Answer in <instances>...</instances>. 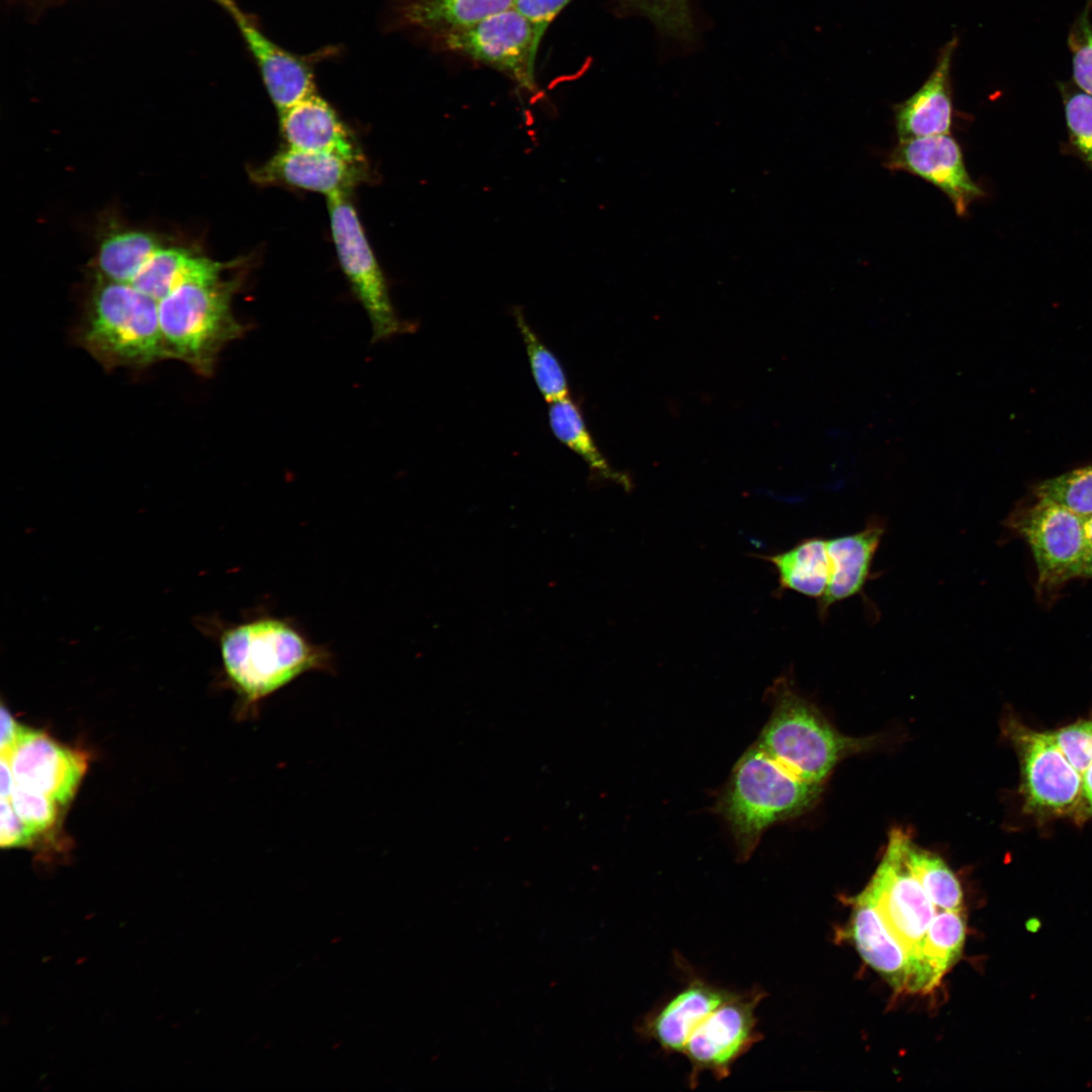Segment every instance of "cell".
<instances>
[{
    "mask_svg": "<svg viewBox=\"0 0 1092 1092\" xmlns=\"http://www.w3.org/2000/svg\"><path fill=\"white\" fill-rule=\"evenodd\" d=\"M201 626L217 643L223 679L239 697L242 718H257L267 698L303 673L335 670L332 652L289 618L264 612L237 623L207 618Z\"/></svg>",
    "mask_w": 1092,
    "mask_h": 1092,
    "instance_id": "1",
    "label": "cell"
},
{
    "mask_svg": "<svg viewBox=\"0 0 1092 1092\" xmlns=\"http://www.w3.org/2000/svg\"><path fill=\"white\" fill-rule=\"evenodd\" d=\"M77 344L104 369H145L170 359L158 301L130 283L100 276L75 332Z\"/></svg>",
    "mask_w": 1092,
    "mask_h": 1092,
    "instance_id": "2",
    "label": "cell"
},
{
    "mask_svg": "<svg viewBox=\"0 0 1092 1092\" xmlns=\"http://www.w3.org/2000/svg\"><path fill=\"white\" fill-rule=\"evenodd\" d=\"M224 270L187 280L158 301L170 359L186 363L204 377L213 374L220 352L249 330L232 309L240 280L224 279Z\"/></svg>",
    "mask_w": 1092,
    "mask_h": 1092,
    "instance_id": "3",
    "label": "cell"
},
{
    "mask_svg": "<svg viewBox=\"0 0 1092 1092\" xmlns=\"http://www.w3.org/2000/svg\"><path fill=\"white\" fill-rule=\"evenodd\" d=\"M820 791L821 786L800 779L756 744L736 763L717 810L729 824L739 857L746 860L766 828L808 810Z\"/></svg>",
    "mask_w": 1092,
    "mask_h": 1092,
    "instance_id": "4",
    "label": "cell"
},
{
    "mask_svg": "<svg viewBox=\"0 0 1092 1092\" xmlns=\"http://www.w3.org/2000/svg\"><path fill=\"white\" fill-rule=\"evenodd\" d=\"M772 713L756 743L800 779L821 786L845 756L866 749L872 739L839 733L819 710L802 697L791 678H778L769 689Z\"/></svg>",
    "mask_w": 1092,
    "mask_h": 1092,
    "instance_id": "5",
    "label": "cell"
},
{
    "mask_svg": "<svg viewBox=\"0 0 1092 1092\" xmlns=\"http://www.w3.org/2000/svg\"><path fill=\"white\" fill-rule=\"evenodd\" d=\"M904 834L900 829L890 833L883 858L861 892L875 906L890 934L907 953L911 967L910 992H920L922 943L938 908L904 861Z\"/></svg>",
    "mask_w": 1092,
    "mask_h": 1092,
    "instance_id": "6",
    "label": "cell"
},
{
    "mask_svg": "<svg viewBox=\"0 0 1092 1092\" xmlns=\"http://www.w3.org/2000/svg\"><path fill=\"white\" fill-rule=\"evenodd\" d=\"M327 199L339 262L367 313L372 342L411 332L413 325L400 320L394 310L384 275L348 194H336Z\"/></svg>",
    "mask_w": 1092,
    "mask_h": 1092,
    "instance_id": "7",
    "label": "cell"
},
{
    "mask_svg": "<svg viewBox=\"0 0 1092 1092\" xmlns=\"http://www.w3.org/2000/svg\"><path fill=\"white\" fill-rule=\"evenodd\" d=\"M1004 732L1018 756L1023 811L1042 820L1074 816L1082 778L1049 732L1031 729L1011 716Z\"/></svg>",
    "mask_w": 1092,
    "mask_h": 1092,
    "instance_id": "8",
    "label": "cell"
},
{
    "mask_svg": "<svg viewBox=\"0 0 1092 1092\" xmlns=\"http://www.w3.org/2000/svg\"><path fill=\"white\" fill-rule=\"evenodd\" d=\"M1006 526L1022 537L1032 552L1038 592L1051 593L1080 577L1088 551L1082 517L1053 500L1036 497L1035 503L1015 510Z\"/></svg>",
    "mask_w": 1092,
    "mask_h": 1092,
    "instance_id": "9",
    "label": "cell"
},
{
    "mask_svg": "<svg viewBox=\"0 0 1092 1092\" xmlns=\"http://www.w3.org/2000/svg\"><path fill=\"white\" fill-rule=\"evenodd\" d=\"M766 992L754 987L734 994L716 1008L690 1035L682 1054L690 1063L688 1084L696 1088L703 1072L717 1080L763 1037L757 1030L755 1009Z\"/></svg>",
    "mask_w": 1092,
    "mask_h": 1092,
    "instance_id": "10",
    "label": "cell"
},
{
    "mask_svg": "<svg viewBox=\"0 0 1092 1092\" xmlns=\"http://www.w3.org/2000/svg\"><path fill=\"white\" fill-rule=\"evenodd\" d=\"M443 46L506 74L534 91L539 42L531 22L513 7L470 27L441 33Z\"/></svg>",
    "mask_w": 1092,
    "mask_h": 1092,
    "instance_id": "11",
    "label": "cell"
},
{
    "mask_svg": "<svg viewBox=\"0 0 1092 1092\" xmlns=\"http://www.w3.org/2000/svg\"><path fill=\"white\" fill-rule=\"evenodd\" d=\"M884 165L891 171L913 174L938 188L948 197L959 216H965L970 204L985 195L969 174L962 148L950 133L899 140Z\"/></svg>",
    "mask_w": 1092,
    "mask_h": 1092,
    "instance_id": "12",
    "label": "cell"
},
{
    "mask_svg": "<svg viewBox=\"0 0 1092 1092\" xmlns=\"http://www.w3.org/2000/svg\"><path fill=\"white\" fill-rule=\"evenodd\" d=\"M8 759L17 786L44 795L60 806L73 799L87 769L84 753L28 727Z\"/></svg>",
    "mask_w": 1092,
    "mask_h": 1092,
    "instance_id": "13",
    "label": "cell"
},
{
    "mask_svg": "<svg viewBox=\"0 0 1092 1092\" xmlns=\"http://www.w3.org/2000/svg\"><path fill=\"white\" fill-rule=\"evenodd\" d=\"M363 162L287 147L253 169L251 178L263 185L284 184L330 197L349 194L363 178Z\"/></svg>",
    "mask_w": 1092,
    "mask_h": 1092,
    "instance_id": "14",
    "label": "cell"
},
{
    "mask_svg": "<svg viewBox=\"0 0 1092 1092\" xmlns=\"http://www.w3.org/2000/svg\"><path fill=\"white\" fill-rule=\"evenodd\" d=\"M222 5L234 16L239 29L259 68L263 83L279 114L303 99L316 94L313 72L307 62L281 48L266 36L235 5Z\"/></svg>",
    "mask_w": 1092,
    "mask_h": 1092,
    "instance_id": "15",
    "label": "cell"
},
{
    "mask_svg": "<svg viewBox=\"0 0 1092 1092\" xmlns=\"http://www.w3.org/2000/svg\"><path fill=\"white\" fill-rule=\"evenodd\" d=\"M734 992L700 977L687 984L641 1019L637 1030L665 1053H681L693 1031Z\"/></svg>",
    "mask_w": 1092,
    "mask_h": 1092,
    "instance_id": "16",
    "label": "cell"
},
{
    "mask_svg": "<svg viewBox=\"0 0 1092 1092\" xmlns=\"http://www.w3.org/2000/svg\"><path fill=\"white\" fill-rule=\"evenodd\" d=\"M959 38L953 34L940 49L924 83L895 104L894 123L899 140L949 133L954 114L951 66Z\"/></svg>",
    "mask_w": 1092,
    "mask_h": 1092,
    "instance_id": "17",
    "label": "cell"
},
{
    "mask_svg": "<svg viewBox=\"0 0 1092 1092\" xmlns=\"http://www.w3.org/2000/svg\"><path fill=\"white\" fill-rule=\"evenodd\" d=\"M885 533L880 518H871L859 531L827 539L829 580L825 596L818 603L820 617L827 616L832 605L859 595L872 577V564Z\"/></svg>",
    "mask_w": 1092,
    "mask_h": 1092,
    "instance_id": "18",
    "label": "cell"
},
{
    "mask_svg": "<svg viewBox=\"0 0 1092 1092\" xmlns=\"http://www.w3.org/2000/svg\"><path fill=\"white\" fill-rule=\"evenodd\" d=\"M279 115L281 132L287 147L364 161L336 111L318 95L313 94L303 99Z\"/></svg>",
    "mask_w": 1092,
    "mask_h": 1092,
    "instance_id": "19",
    "label": "cell"
},
{
    "mask_svg": "<svg viewBox=\"0 0 1092 1092\" xmlns=\"http://www.w3.org/2000/svg\"><path fill=\"white\" fill-rule=\"evenodd\" d=\"M850 902L853 907L845 929L846 937L852 940L862 960L893 988L910 992L911 967L907 953L890 934L879 912L862 892Z\"/></svg>",
    "mask_w": 1092,
    "mask_h": 1092,
    "instance_id": "20",
    "label": "cell"
},
{
    "mask_svg": "<svg viewBox=\"0 0 1092 1092\" xmlns=\"http://www.w3.org/2000/svg\"><path fill=\"white\" fill-rule=\"evenodd\" d=\"M762 557L776 568L780 589L799 593L818 603L825 596L830 570L827 539L808 538L787 551Z\"/></svg>",
    "mask_w": 1092,
    "mask_h": 1092,
    "instance_id": "21",
    "label": "cell"
},
{
    "mask_svg": "<svg viewBox=\"0 0 1092 1092\" xmlns=\"http://www.w3.org/2000/svg\"><path fill=\"white\" fill-rule=\"evenodd\" d=\"M228 268L188 250L161 247L147 261L130 284L157 301L187 280Z\"/></svg>",
    "mask_w": 1092,
    "mask_h": 1092,
    "instance_id": "22",
    "label": "cell"
},
{
    "mask_svg": "<svg viewBox=\"0 0 1092 1092\" xmlns=\"http://www.w3.org/2000/svg\"><path fill=\"white\" fill-rule=\"evenodd\" d=\"M548 423L554 437L578 455L594 475L630 489L629 476L609 463L593 438L579 405L570 395L549 403Z\"/></svg>",
    "mask_w": 1092,
    "mask_h": 1092,
    "instance_id": "23",
    "label": "cell"
},
{
    "mask_svg": "<svg viewBox=\"0 0 1092 1092\" xmlns=\"http://www.w3.org/2000/svg\"><path fill=\"white\" fill-rule=\"evenodd\" d=\"M514 0H413L403 7L406 24L447 32L475 25L513 7Z\"/></svg>",
    "mask_w": 1092,
    "mask_h": 1092,
    "instance_id": "24",
    "label": "cell"
},
{
    "mask_svg": "<svg viewBox=\"0 0 1092 1092\" xmlns=\"http://www.w3.org/2000/svg\"><path fill=\"white\" fill-rule=\"evenodd\" d=\"M966 938L963 911L939 909L924 937L920 953V992L937 986L962 954Z\"/></svg>",
    "mask_w": 1092,
    "mask_h": 1092,
    "instance_id": "25",
    "label": "cell"
},
{
    "mask_svg": "<svg viewBox=\"0 0 1092 1092\" xmlns=\"http://www.w3.org/2000/svg\"><path fill=\"white\" fill-rule=\"evenodd\" d=\"M162 247L152 234L125 231L108 236L97 255L98 276L130 283L147 261Z\"/></svg>",
    "mask_w": 1092,
    "mask_h": 1092,
    "instance_id": "26",
    "label": "cell"
},
{
    "mask_svg": "<svg viewBox=\"0 0 1092 1092\" xmlns=\"http://www.w3.org/2000/svg\"><path fill=\"white\" fill-rule=\"evenodd\" d=\"M904 861L938 909L963 911L964 896L954 873L938 855L916 845L905 833Z\"/></svg>",
    "mask_w": 1092,
    "mask_h": 1092,
    "instance_id": "27",
    "label": "cell"
},
{
    "mask_svg": "<svg viewBox=\"0 0 1092 1092\" xmlns=\"http://www.w3.org/2000/svg\"><path fill=\"white\" fill-rule=\"evenodd\" d=\"M513 315L533 379L543 398L550 403L569 396L568 378L560 360L531 327L520 307L514 308Z\"/></svg>",
    "mask_w": 1092,
    "mask_h": 1092,
    "instance_id": "28",
    "label": "cell"
},
{
    "mask_svg": "<svg viewBox=\"0 0 1092 1092\" xmlns=\"http://www.w3.org/2000/svg\"><path fill=\"white\" fill-rule=\"evenodd\" d=\"M1068 128V149L1092 170V96L1073 81L1057 82Z\"/></svg>",
    "mask_w": 1092,
    "mask_h": 1092,
    "instance_id": "29",
    "label": "cell"
},
{
    "mask_svg": "<svg viewBox=\"0 0 1092 1092\" xmlns=\"http://www.w3.org/2000/svg\"><path fill=\"white\" fill-rule=\"evenodd\" d=\"M1033 493L1085 518L1092 514V465L1042 480L1034 486Z\"/></svg>",
    "mask_w": 1092,
    "mask_h": 1092,
    "instance_id": "30",
    "label": "cell"
},
{
    "mask_svg": "<svg viewBox=\"0 0 1092 1092\" xmlns=\"http://www.w3.org/2000/svg\"><path fill=\"white\" fill-rule=\"evenodd\" d=\"M1092 0L1073 21L1067 38L1072 55V81L1092 96V23L1090 13Z\"/></svg>",
    "mask_w": 1092,
    "mask_h": 1092,
    "instance_id": "31",
    "label": "cell"
},
{
    "mask_svg": "<svg viewBox=\"0 0 1092 1092\" xmlns=\"http://www.w3.org/2000/svg\"><path fill=\"white\" fill-rule=\"evenodd\" d=\"M639 10L661 31L678 38L693 34L694 23L688 0H624Z\"/></svg>",
    "mask_w": 1092,
    "mask_h": 1092,
    "instance_id": "32",
    "label": "cell"
},
{
    "mask_svg": "<svg viewBox=\"0 0 1092 1092\" xmlns=\"http://www.w3.org/2000/svg\"><path fill=\"white\" fill-rule=\"evenodd\" d=\"M1049 734L1068 761L1082 776L1092 763V720H1078L1049 731Z\"/></svg>",
    "mask_w": 1092,
    "mask_h": 1092,
    "instance_id": "33",
    "label": "cell"
},
{
    "mask_svg": "<svg viewBox=\"0 0 1092 1092\" xmlns=\"http://www.w3.org/2000/svg\"><path fill=\"white\" fill-rule=\"evenodd\" d=\"M9 799L16 814L35 834L47 831L57 821L59 804L44 795L15 784Z\"/></svg>",
    "mask_w": 1092,
    "mask_h": 1092,
    "instance_id": "34",
    "label": "cell"
},
{
    "mask_svg": "<svg viewBox=\"0 0 1092 1092\" xmlns=\"http://www.w3.org/2000/svg\"><path fill=\"white\" fill-rule=\"evenodd\" d=\"M572 0H514L513 8L528 19L534 27L537 41L541 39L554 18Z\"/></svg>",
    "mask_w": 1092,
    "mask_h": 1092,
    "instance_id": "35",
    "label": "cell"
},
{
    "mask_svg": "<svg viewBox=\"0 0 1092 1092\" xmlns=\"http://www.w3.org/2000/svg\"><path fill=\"white\" fill-rule=\"evenodd\" d=\"M36 834L33 833L16 814L10 799H1L0 805V844L3 848L20 847L30 844Z\"/></svg>",
    "mask_w": 1092,
    "mask_h": 1092,
    "instance_id": "36",
    "label": "cell"
},
{
    "mask_svg": "<svg viewBox=\"0 0 1092 1092\" xmlns=\"http://www.w3.org/2000/svg\"><path fill=\"white\" fill-rule=\"evenodd\" d=\"M0 714V752L2 757L9 758L25 726L20 725L3 705Z\"/></svg>",
    "mask_w": 1092,
    "mask_h": 1092,
    "instance_id": "37",
    "label": "cell"
},
{
    "mask_svg": "<svg viewBox=\"0 0 1092 1092\" xmlns=\"http://www.w3.org/2000/svg\"><path fill=\"white\" fill-rule=\"evenodd\" d=\"M1080 799L1074 817L1078 822L1092 818V763L1082 774Z\"/></svg>",
    "mask_w": 1092,
    "mask_h": 1092,
    "instance_id": "38",
    "label": "cell"
},
{
    "mask_svg": "<svg viewBox=\"0 0 1092 1092\" xmlns=\"http://www.w3.org/2000/svg\"><path fill=\"white\" fill-rule=\"evenodd\" d=\"M0 793L1 799H9L15 787V780L9 759L1 756L0 761Z\"/></svg>",
    "mask_w": 1092,
    "mask_h": 1092,
    "instance_id": "39",
    "label": "cell"
},
{
    "mask_svg": "<svg viewBox=\"0 0 1092 1092\" xmlns=\"http://www.w3.org/2000/svg\"><path fill=\"white\" fill-rule=\"evenodd\" d=\"M1082 519L1086 544L1088 549H1092V514Z\"/></svg>",
    "mask_w": 1092,
    "mask_h": 1092,
    "instance_id": "40",
    "label": "cell"
},
{
    "mask_svg": "<svg viewBox=\"0 0 1092 1092\" xmlns=\"http://www.w3.org/2000/svg\"><path fill=\"white\" fill-rule=\"evenodd\" d=\"M1080 577H1092V549H1088L1084 558Z\"/></svg>",
    "mask_w": 1092,
    "mask_h": 1092,
    "instance_id": "41",
    "label": "cell"
},
{
    "mask_svg": "<svg viewBox=\"0 0 1092 1092\" xmlns=\"http://www.w3.org/2000/svg\"><path fill=\"white\" fill-rule=\"evenodd\" d=\"M1027 932L1036 933L1041 928V921L1037 917H1030L1024 923Z\"/></svg>",
    "mask_w": 1092,
    "mask_h": 1092,
    "instance_id": "42",
    "label": "cell"
},
{
    "mask_svg": "<svg viewBox=\"0 0 1092 1092\" xmlns=\"http://www.w3.org/2000/svg\"><path fill=\"white\" fill-rule=\"evenodd\" d=\"M218 1H219L220 3H222V2L224 1V0H218Z\"/></svg>",
    "mask_w": 1092,
    "mask_h": 1092,
    "instance_id": "43",
    "label": "cell"
}]
</instances>
